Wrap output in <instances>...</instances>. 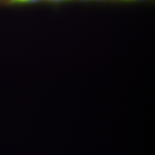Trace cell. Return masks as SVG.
Wrapping results in <instances>:
<instances>
[{
    "label": "cell",
    "mask_w": 155,
    "mask_h": 155,
    "mask_svg": "<svg viewBox=\"0 0 155 155\" xmlns=\"http://www.w3.org/2000/svg\"><path fill=\"white\" fill-rule=\"evenodd\" d=\"M39 1H40V0H8V2L11 4H16L34 2H38Z\"/></svg>",
    "instance_id": "1"
},
{
    "label": "cell",
    "mask_w": 155,
    "mask_h": 155,
    "mask_svg": "<svg viewBox=\"0 0 155 155\" xmlns=\"http://www.w3.org/2000/svg\"><path fill=\"white\" fill-rule=\"evenodd\" d=\"M53 1H60V0H53Z\"/></svg>",
    "instance_id": "2"
}]
</instances>
